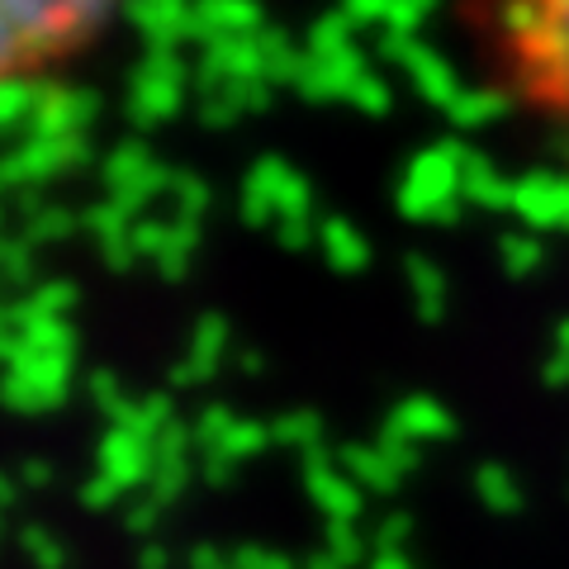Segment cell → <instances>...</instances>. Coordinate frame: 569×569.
<instances>
[{
    "mask_svg": "<svg viewBox=\"0 0 569 569\" xmlns=\"http://www.w3.org/2000/svg\"><path fill=\"white\" fill-rule=\"evenodd\" d=\"M485 20L508 81L569 129V0L489 10Z\"/></svg>",
    "mask_w": 569,
    "mask_h": 569,
    "instance_id": "2",
    "label": "cell"
},
{
    "mask_svg": "<svg viewBox=\"0 0 569 569\" xmlns=\"http://www.w3.org/2000/svg\"><path fill=\"white\" fill-rule=\"evenodd\" d=\"M114 20L119 10L91 0H0V91L91 52Z\"/></svg>",
    "mask_w": 569,
    "mask_h": 569,
    "instance_id": "1",
    "label": "cell"
}]
</instances>
